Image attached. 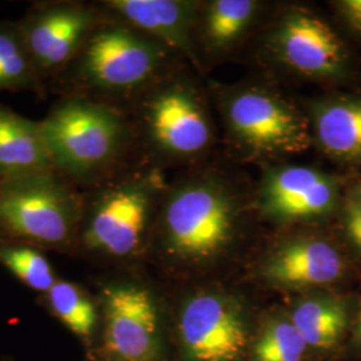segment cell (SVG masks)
I'll return each mask as SVG.
<instances>
[{
    "instance_id": "1",
    "label": "cell",
    "mask_w": 361,
    "mask_h": 361,
    "mask_svg": "<svg viewBox=\"0 0 361 361\" xmlns=\"http://www.w3.org/2000/svg\"><path fill=\"white\" fill-rule=\"evenodd\" d=\"M238 231L231 197L214 186L190 185L169 197L150 246L166 269L192 276L229 257Z\"/></svg>"
},
{
    "instance_id": "2",
    "label": "cell",
    "mask_w": 361,
    "mask_h": 361,
    "mask_svg": "<svg viewBox=\"0 0 361 361\" xmlns=\"http://www.w3.org/2000/svg\"><path fill=\"white\" fill-rule=\"evenodd\" d=\"M261 310L219 285L183 293L170 302L173 361H247Z\"/></svg>"
},
{
    "instance_id": "3",
    "label": "cell",
    "mask_w": 361,
    "mask_h": 361,
    "mask_svg": "<svg viewBox=\"0 0 361 361\" xmlns=\"http://www.w3.org/2000/svg\"><path fill=\"white\" fill-rule=\"evenodd\" d=\"M85 207L58 171L0 180V240L77 252Z\"/></svg>"
},
{
    "instance_id": "4",
    "label": "cell",
    "mask_w": 361,
    "mask_h": 361,
    "mask_svg": "<svg viewBox=\"0 0 361 361\" xmlns=\"http://www.w3.org/2000/svg\"><path fill=\"white\" fill-rule=\"evenodd\" d=\"M101 334L95 361H173L170 302L142 279L98 285Z\"/></svg>"
},
{
    "instance_id": "5",
    "label": "cell",
    "mask_w": 361,
    "mask_h": 361,
    "mask_svg": "<svg viewBox=\"0 0 361 361\" xmlns=\"http://www.w3.org/2000/svg\"><path fill=\"white\" fill-rule=\"evenodd\" d=\"M40 128L52 168L79 180L94 177L116 158L123 135L113 110L83 98L55 104Z\"/></svg>"
},
{
    "instance_id": "6",
    "label": "cell",
    "mask_w": 361,
    "mask_h": 361,
    "mask_svg": "<svg viewBox=\"0 0 361 361\" xmlns=\"http://www.w3.org/2000/svg\"><path fill=\"white\" fill-rule=\"evenodd\" d=\"M361 274L337 235L302 233L271 244L253 268L268 289L290 296L314 290H348Z\"/></svg>"
},
{
    "instance_id": "7",
    "label": "cell",
    "mask_w": 361,
    "mask_h": 361,
    "mask_svg": "<svg viewBox=\"0 0 361 361\" xmlns=\"http://www.w3.org/2000/svg\"><path fill=\"white\" fill-rule=\"evenodd\" d=\"M152 186L142 180L106 189L83 210L78 250L114 261L140 257L152 241Z\"/></svg>"
},
{
    "instance_id": "8",
    "label": "cell",
    "mask_w": 361,
    "mask_h": 361,
    "mask_svg": "<svg viewBox=\"0 0 361 361\" xmlns=\"http://www.w3.org/2000/svg\"><path fill=\"white\" fill-rule=\"evenodd\" d=\"M161 52L129 28L109 26L94 30L75 58L80 80L104 90H129L153 77Z\"/></svg>"
},
{
    "instance_id": "9",
    "label": "cell",
    "mask_w": 361,
    "mask_h": 361,
    "mask_svg": "<svg viewBox=\"0 0 361 361\" xmlns=\"http://www.w3.org/2000/svg\"><path fill=\"white\" fill-rule=\"evenodd\" d=\"M234 134L246 146L262 153H297L310 145L304 119L289 104L261 90H245L228 104Z\"/></svg>"
},
{
    "instance_id": "10",
    "label": "cell",
    "mask_w": 361,
    "mask_h": 361,
    "mask_svg": "<svg viewBox=\"0 0 361 361\" xmlns=\"http://www.w3.org/2000/svg\"><path fill=\"white\" fill-rule=\"evenodd\" d=\"M343 183L328 173L288 166L271 173L261 190L264 212L280 222H316L338 213Z\"/></svg>"
},
{
    "instance_id": "11",
    "label": "cell",
    "mask_w": 361,
    "mask_h": 361,
    "mask_svg": "<svg viewBox=\"0 0 361 361\" xmlns=\"http://www.w3.org/2000/svg\"><path fill=\"white\" fill-rule=\"evenodd\" d=\"M39 77L75 61L95 27V15L77 3L44 6L19 23Z\"/></svg>"
},
{
    "instance_id": "12",
    "label": "cell",
    "mask_w": 361,
    "mask_h": 361,
    "mask_svg": "<svg viewBox=\"0 0 361 361\" xmlns=\"http://www.w3.org/2000/svg\"><path fill=\"white\" fill-rule=\"evenodd\" d=\"M357 296L314 290L289 297L285 310L305 341L310 361L344 360Z\"/></svg>"
},
{
    "instance_id": "13",
    "label": "cell",
    "mask_w": 361,
    "mask_h": 361,
    "mask_svg": "<svg viewBox=\"0 0 361 361\" xmlns=\"http://www.w3.org/2000/svg\"><path fill=\"white\" fill-rule=\"evenodd\" d=\"M273 43L281 61L301 74L336 79L348 71L345 44L326 22L313 13L293 11L285 15Z\"/></svg>"
},
{
    "instance_id": "14",
    "label": "cell",
    "mask_w": 361,
    "mask_h": 361,
    "mask_svg": "<svg viewBox=\"0 0 361 361\" xmlns=\"http://www.w3.org/2000/svg\"><path fill=\"white\" fill-rule=\"evenodd\" d=\"M149 134L158 147L171 154L198 153L207 147L210 128L201 107L180 89L161 91L146 109Z\"/></svg>"
},
{
    "instance_id": "15",
    "label": "cell",
    "mask_w": 361,
    "mask_h": 361,
    "mask_svg": "<svg viewBox=\"0 0 361 361\" xmlns=\"http://www.w3.org/2000/svg\"><path fill=\"white\" fill-rule=\"evenodd\" d=\"M52 169L40 122L0 104V180Z\"/></svg>"
},
{
    "instance_id": "16",
    "label": "cell",
    "mask_w": 361,
    "mask_h": 361,
    "mask_svg": "<svg viewBox=\"0 0 361 361\" xmlns=\"http://www.w3.org/2000/svg\"><path fill=\"white\" fill-rule=\"evenodd\" d=\"M40 304L82 343L87 361H95L101 334V308L97 296L82 285L59 279L40 296Z\"/></svg>"
},
{
    "instance_id": "17",
    "label": "cell",
    "mask_w": 361,
    "mask_h": 361,
    "mask_svg": "<svg viewBox=\"0 0 361 361\" xmlns=\"http://www.w3.org/2000/svg\"><path fill=\"white\" fill-rule=\"evenodd\" d=\"M316 137L324 152L341 162L361 161V97L326 99L314 111Z\"/></svg>"
},
{
    "instance_id": "18",
    "label": "cell",
    "mask_w": 361,
    "mask_h": 361,
    "mask_svg": "<svg viewBox=\"0 0 361 361\" xmlns=\"http://www.w3.org/2000/svg\"><path fill=\"white\" fill-rule=\"evenodd\" d=\"M106 6L170 47L189 50V4L176 0H111Z\"/></svg>"
},
{
    "instance_id": "19",
    "label": "cell",
    "mask_w": 361,
    "mask_h": 361,
    "mask_svg": "<svg viewBox=\"0 0 361 361\" xmlns=\"http://www.w3.org/2000/svg\"><path fill=\"white\" fill-rule=\"evenodd\" d=\"M247 361H310L305 341L284 305L261 310Z\"/></svg>"
},
{
    "instance_id": "20",
    "label": "cell",
    "mask_w": 361,
    "mask_h": 361,
    "mask_svg": "<svg viewBox=\"0 0 361 361\" xmlns=\"http://www.w3.org/2000/svg\"><path fill=\"white\" fill-rule=\"evenodd\" d=\"M39 78L19 23H0V91L34 89Z\"/></svg>"
},
{
    "instance_id": "21",
    "label": "cell",
    "mask_w": 361,
    "mask_h": 361,
    "mask_svg": "<svg viewBox=\"0 0 361 361\" xmlns=\"http://www.w3.org/2000/svg\"><path fill=\"white\" fill-rule=\"evenodd\" d=\"M0 264L40 296L59 280L49 258L35 246L0 240Z\"/></svg>"
},
{
    "instance_id": "22",
    "label": "cell",
    "mask_w": 361,
    "mask_h": 361,
    "mask_svg": "<svg viewBox=\"0 0 361 361\" xmlns=\"http://www.w3.org/2000/svg\"><path fill=\"white\" fill-rule=\"evenodd\" d=\"M257 3L252 0L213 1L207 18V37L216 47L229 46L249 26Z\"/></svg>"
},
{
    "instance_id": "23",
    "label": "cell",
    "mask_w": 361,
    "mask_h": 361,
    "mask_svg": "<svg viewBox=\"0 0 361 361\" xmlns=\"http://www.w3.org/2000/svg\"><path fill=\"white\" fill-rule=\"evenodd\" d=\"M337 238L361 271V180L345 189L338 210Z\"/></svg>"
},
{
    "instance_id": "24",
    "label": "cell",
    "mask_w": 361,
    "mask_h": 361,
    "mask_svg": "<svg viewBox=\"0 0 361 361\" xmlns=\"http://www.w3.org/2000/svg\"><path fill=\"white\" fill-rule=\"evenodd\" d=\"M336 10L349 31L361 38V0H341L336 3Z\"/></svg>"
},
{
    "instance_id": "25",
    "label": "cell",
    "mask_w": 361,
    "mask_h": 361,
    "mask_svg": "<svg viewBox=\"0 0 361 361\" xmlns=\"http://www.w3.org/2000/svg\"><path fill=\"white\" fill-rule=\"evenodd\" d=\"M344 360H361V296H357L355 317Z\"/></svg>"
},
{
    "instance_id": "26",
    "label": "cell",
    "mask_w": 361,
    "mask_h": 361,
    "mask_svg": "<svg viewBox=\"0 0 361 361\" xmlns=\"http://www.w3.org/2000/svg\"><path fill=\"white\" fill-rule=\"evenodd\" d=\"M1 361H13V360H1Z\"/></svg>"
}]
</instances>
